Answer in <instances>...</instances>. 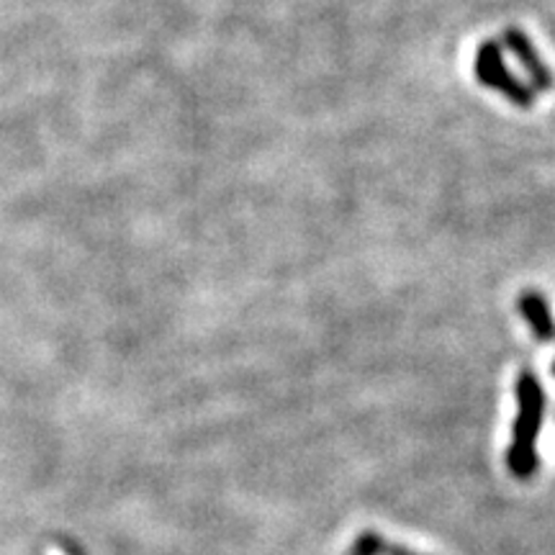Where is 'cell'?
I'll use <instances>...</instances> for the list:
<instances>
[{
  "instance_id": "6da1fadb",
  "label": "cell",
  "mask_w": 555,
  "mask_h": 555,
  "mask_svg": "<svg viewBox=\"0 0 555 555\" xmlns=\"http://www.w3.org/2000/svg\"><path fill=\"white\" fill-rule=\"evenodd\" d=\"M517 422L512 433V446L506 453L509 470L517 478H530L538 470V435L543 425L545 412V393L540 380L532 373H522L517 380Z\"/></svg>"
},
{
  "instance_id": "7a4b0ae2",
  "label": "cell",
  "mask_w": 555,
  "mask_h": 555,
  "mask_svg": "<svg viewBox=\"0 0 555 555\" xmlns=\"http://www.w3.org/2000/svg\"><path fill=\"white\" fill-rule=\"evenodd\" d=\"M476 75L486 88L499 90V93H504L506 99L515 101L517 106L527 108L532 103V99H535L532 88L522 86V82H519L515 75L506 69L504 57H502V47H499L496 41H486L481 50H478Z\"/></svg>"
},
{
  "instance_id": "3957f363",
  "label": "cell",
  "mask_w": 555,
  "mask_h": 555,
  "mask_svg": "<svg viewBox=\"0 0 555 555\" xmlns=\"http://www.w3.org/2000/svg\"><path fill=\"white\" fill-rule=\"evenodd\" d=\"M506 44H509V50L517 54V60L522 62V67L530 73V88L532 93H540V90H547L553 86V75L547 73V67L543 65V60L538 57L535 47L530 44V39L525 37L522 31H515L509 29L506 31Z\"/></svg>"
},
{
  "instance_id": "277c9868",
  "label": "cell",
  "mask_w": 555,
  "mask_h": 555,
  "mask_svg": "<svg viewBox=\"0 0 555 555\" xmlns=\"http://www.w3.org/2000/svg\"><path fill=\"white\" fill-rule=\"evenodd\" d=\"M519 309H522V317L530 324L532 335L543 343H551L555 339V319L551 317V309H547V301L540 294H527L519 301Z\"/></svg>"
},
{
  "instance_id": "5b68a950",
  "label": "cell",
  "mask_w": 555,
  "mask_h": 555,
  "mask_svg": "<svg viewBox=\"0 0 555 555\" xmlns=\"http://www.w3.org/2000/svg\"><path fill=\"white\" fill-rule=\"evenodd\" d=\"M356 553L358 555H414L404 551V547L386 543V540L376 535V532H363L356 543Z\"/></svg>"
},
{
  "instance_id": "8992f818",
  "label": "cell",
  "mask_w": 555,
  "mask_h": 555,
  "mask_svg": "<svg viewBox=\"0 0 555 555\" xmlns=\"http://www.w3.org/2000/svg\"><path fill=\"white\" fill-rule=\"evenodd\" d=\"M50 555H65V553H60V551H54V547H52V551H50Z\"/></svg>"
},
{
  "instance_id": "52a82bcc",
  "label": "cell",
  "mask_w": 555,
  "mask_h": 555,
  "mask_svg": "<svg viewBox=\"0 0 555 555\" xmlns=\"http://www.w3.org/2000/svg\"><path fill=\"white\" fill-rule=\"evenodd\" d=\"M553 373H555V363H553Z\"/></svg>"
},
{
  "instance_id": "ba28073f",
  "label": "cell",
  "mask_w": 555,
  "mask_h": 555,
  "mask_svg": "<svg viewBox=\"0 0 555 555\" xmlns=\"http://www.w3.org/2000/svg\"><path fill=\"white\" fill-rule=\"evenodd\" d=\"M352 555H358V553H352Z\"/></svg>"
}]
</instances>
